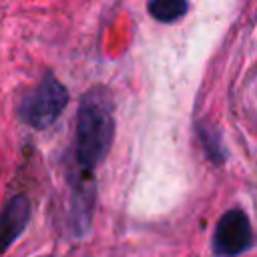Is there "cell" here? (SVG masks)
<instances>
[{
    "label": "cell",
    "mask_w": 257,
    "mask_h": 257,
    "mask_svg": "<svg viewBox=\"0 0 257 257\" xmlns=\"http://www.w3.org/2000/svg\"><path fill=\"white\" fill-rule=\"evenodd\" d=\"M253 231L249 217L241 209H231L217 221L213 233V251L221 257H235L251 247Z\"/></svg>",
    "instance_id": "3"
},
{
    "label": "cell",
    "mask_w": 257,
    "mask_h": 257,
    "mask_svg": "<svg viewBox=\"0 0 257 257\" xmlns=\"http://www.w3.org/2000/svg\"><path fill=\"white\" fill-rule=\"evenodd\" d=\"M114 137V114L112 102L104 88L88 90L76 110L74 128V159L82 171L98 167L112 145Z\"/></svg>",
    "instance_id": "1"
},
{
    "label": "cell",
    "mask_w": 257,
    "mask_h": 257,
    "mask_svg": "<svg viewBox=\"0 0 257 257\" xmlns=\"http://www.w3.org/2000/svg\"><path fill=\"white\" fill-rule=\"evenodd\" d=\"M189 10V0H149V14L165 24L183 18Z\"/></svg>",
    "instance_id": "5"
},
{
    "label": "cell",
    "mask_w": 257,
    "mask_h": 257,
    "mask_svg": "<svg viewBox=\"0 0 257 257\" xmlns=\"http://www.w3.org/2000/svg\"><path fill=\"white\" fill-rule=\"evenodd\" d=\"M30 221V201L26 195H14L0 211V257L22 235Z\"/></svg>",
    "instance_id": "4"
},
{
    "label": "cell",
    "mask_w": 257,
    "mask_h": 257,
    "mask_svg": "<svg viewBox=\"0 0 257 257\" xmlns=\"http://www.w3.org/2000/svg\"><path fill=\"white\" fill-rule=\"evenodd\" d=\"M66 104H68V90L64 88V84L56 76L44 74L42 80L22 98L20 116L26 124L40 131L50 126L60 116Z\"/></svg>",
    "instance_id": "2"
},
{
    "label": "cell",
    "mask_w": 257,
    "mask_h": 257,
    "mask_svg": "<svg viewBox=\"0 0 257 257\" xmlns=\"http://www.w3.org/2000/svg\"><path fill=\"white\" fill-rule=\"evenodd\" d=\"M199 137H201V141H203L207 153L211 155V159H213L215 163H221L223 155H221V145H219L217 133H213V131H209V128H205V126H199Z\"/></svg>",
    "instance_id": "6"
}]
</instances>
